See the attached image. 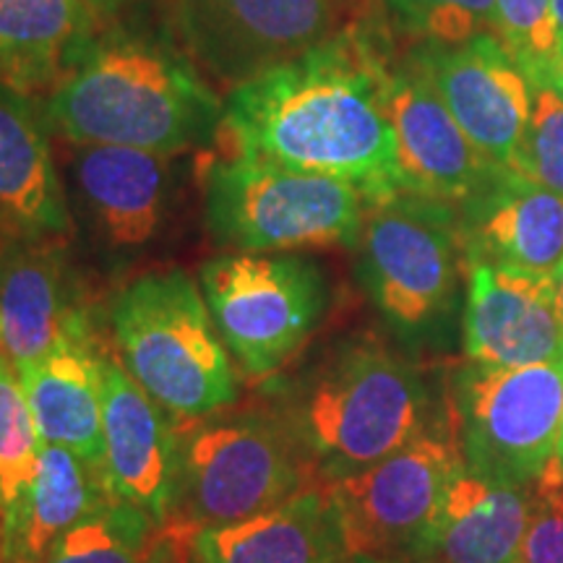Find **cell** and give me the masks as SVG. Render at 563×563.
I'll return each instance as SVG.
<instances>
[{"label": "cell", "mask_w": 563, "mask_h": 563, "mask_svg": "<svg viewBox=\"0 0 563 563\" xmlns=\"http://www.w3.org/2000/svg\"><path fill=\"white\" fill-rule=\"evenodd\" d=\"M42 439L16 365L0 347V525L5 538L19 534L26 493L37 473Z\"/></svg>", "instance_id": "25"}, {"label": "cell", "mask_w": 563, "mask_h": 563, "mask_svg": "<svg viewBox=\"0 0 563 563\" xmlns=\"http://www.w3.org/2000/svg\"><path fill=\"white\" fill-rule=\"evenodd\" d=\"M203 207L224 249L295 253L357 245L368 203L347 180L232 152L209 165Z\"/></svg>", "instance_id": "5"}, {"label": "cell", "mask_w": 563, "mask_h": 563, "mask_svg": "<svg viewBox=\"0 0 563 563\" xmlns=\"http://www.w3.org/2000/svg\"><path fill=\"white\" fill-rule=\"evenodd\" d=\"M563 412V361L454 373L449 422L464 467L485 481L534 485L553 462Z\"/></svg>", "instance_id": "8"}, {"label": "cell", "mask_w": 563, "mask_h": 563, "mask_svg": "<svg viewBox=\"0 0 563 563\" xmlns=\"http://www.w3.org/2000/svg\"><path fill=\"white\" fill-rule=\"evenodd\" d=\"M464 355L493 368L563 361V323L551 279L467 258Z\"/></svg>", "instance_id": "16"}, {"label": "cell", "mask_w": 563, "mask_h": 563, "mask_svg": "<svg viewBox=\"0 0 563 563\" xmlns=\"http://www.w3.org/2000/svg\"><path fill=\"white\" fill-rule=\"evenodd\" d=\"M519 563H563V477L545 470L532 488V517Z\"/></svg>", "instance_id": "30"}, {"label": "cell", "mask_w": 563, "mask_h": 563, "mask_svg": "<svg viewBox=\"0 0 563 563\" xmlns=\"http://www.w3.org/2000/svg\"><path fill=\"white\" fill-rule=\"evenodd\" d=\"M548 470L555 473L559 477H563V412H561V431H559V443H555V454L553 462L548 464Z\"/></svg>", "instance_id": "33"}, {"label": "cell", "mask_w": 563, "mask_h": 563, "mask_svg": "<svg viewBox=\"0 0 563 563\" xmlns=\"http://www.w3.org/2000/svg\"><path fill=\"white\" fill-rule=\"evenodd\" d=\"M553 285V300H555V311H559V319L563 323V264L555 269V274L551 277Z\"/></svg>", "instance_id": "32"}, {"label": "cell", "mask_w": 563, "mask_h": 563, "mask_svg": "<svg viewBox=\"0 0 563 563\" xmlns=\"http://www.w3.org/2000/svg\"><path fill=\"white\" fill-rule=\"evenodd\" d=\"M555 84H559V87L563 89V47H561V66H559V81H555Z\"/></svg>", "instance_id": "36"}, {"label": "cell", "mask_w": 563, "mask_h": 563, "mask_svg": "<svg viewBox=\"0 0 563 563\" xmlns=\"http://www.w3.org/2000/svg\"><path fill=\"white\" fill-rule=\"evenodd\" d=\"M201 292L224 347L251 378L290 363L327 306L319 266L295 253H222L201 266Z\"/></svg>", "instance_id": "9"}, {"label": "cell", "mask_w": 563, "mask_h": 563, "mask_svg": "<svg viewBox=\"0 0 563 563\" xmlns=\"http://www.w3.org/2000/svg\"><path fill=\"white\" fill-rule=\"evenodd\" d=\"M68 228L45 112L30 95L0 84V232L9 241H58Z\"/></svg>", "instance_id": "18"}, {"label": "cell", "mask_w": 563, "mask_h": 563, "mask_svg": "<svg viewBox=\"0 0 563 563\" xmlns=\"http://www.w3.org/2000/svg\"><path fill=\"white\" fill-rule=\"evenodd\" d=\"M19 378L40 439L102 467V355L91 344L87 319L42 361L19 371Z\"/></svg>", "instance_id": "20"}, {"label": "cell", "mask_w": 563, "mask_h": 563, "mask_svg": "<svg viewBox=\"0 0 563 563\" xmlns=\"http://www.w3.org/2000/svg\"><path fill=\"white\" fill-rule=\"evenodd\" d=\"M384 60L342 32L230 89L222 129L232 152L347 180L365 203L405 194L384 108Z\"/></svg>", "instance_id": "1"}, {"label": "cell", "mask_w": 563, "mask_h": 563, "mask_svg": "<svg viewBox=\"0 0 563 563\" xmlns=\"http://www.w3.org/2000/svg\"><path fill=\"white\" fill-rule=\"evenodd\" d=\"M115 501L102 467L58 443L42 441L37 473L26 493L19 545L26 563H40L70 527Z\"/></svg>", "instance_id": "24"}, {"label": "cell", "mask_w": 563, "mask_h": 563, "mask_svg": "<svg viewBox=\"0 0 563 563\" xmlns=\"http://www.w3.org/2000/svg\"><path fill=\"white\" fill-rule=\"evenodd\" d=\"M410 66L431 84L477 150L514 170L530 123L532 84L498 34L462 45H418Z\"/></svg>", "instance_id": "13"}, {"label": "cell", "mask_w": 563, "mask_h": 563, "mask_svg": "<svg viewBox=\"0 0 563 563\" xmlns=\"http://www.w3.org/2000/svg\"><path fill=\"white\" fill-rule=\"evenodd\" d=\"M361 277L371 300L405 336H426L454 311L464 253L454 203L397 194L365 207Z\"/></svg>", "instance_id": "7"}, {"label": "cell", "mask_w": 563, "mask_h": 563, "mask_svg": "<svg viewBox=\"0 0 563 563\" xmlns=\"http://www.w3.org/2000/svg\"><path fill=\"white\" fill-rule=\"evenodd\" d=\"M97 13L89 0H0V84L53 91L95 45Z\"/></svg>", "instance_id": "23"}, {"label": "cell", "mask_w": 563, "mask_h": 563, "mask_svg": "<svg viewBox=\"0 0 563 563\" xmlns=\"http://www.w3.org/2000/svg\"><path fill=\"white\" fill-rule=\"evenodd\" d=\"M157 522L125 501H110L70 527L40 563H144Z\"/></svg>", "instance_id": "26"}, {"label": "cell", "mask_w": 563, "mask_h": 563, "mask_svg": "<svg viewBox=\"0 0 563 563\" xmlns=\"http://www.w3.org/2000/svg\"><path fill=\"white\" fill-rule=\"evenodd\" d=\"M102 441V470L112 496L165 525L175 506L178 435L125 365L104 355Z\"/></svg>", "instance_id": "15"}, {"label": "cell", "mask_w": 563, "mask_h": 563, "mask_svg": "<svg viewBox=\"0 0 563 563\" xmlns=\"http://www.w3.org/2000/svg\"><path fill=\"white\" fill-rule=\"evenodd\" d=\"M178 435L175 506L180 522L224 527L285 504L311 481L298 439L277 412L217 410Z\"/></svg>", "instance_id": "6"}, {"label": "cell", "mask_w": 563, "mask_h": 563, "mask_svg": "<svg viewBox=\"0 0 563 563\" xmlns=\"http://www.w3.org/2000/svg\"><path fill=\"white\" fill-rule=\"evenodd\" d=\"M514 170L563 199V89L555 81L532 84V110Z\"/></svg>", "instance_id": "29"}, {"label": "cell", "mask_w": 563, "mask_h": 563, "mask_svg": "<svg viewBox=\"0 0 563 563\" xmlns=\"http://www.w3.org/2000/svg\"><path fill=\"white\" fill-rule=\"evenodd\" d=\"M84 313L74 306L58 241H9L0 251V347L16 371L51 352Z\"/></svg>", "instance_id": "19"}, {"label": "cell", "mask_w": 563, "mask_h": 563, "mask_svg": "<svg viewBox=\"0 0 563 563\" xmlns=\"http://www.w3.org/2000/svg\"><path fill=\"white\" fill-rule=\"evenodd\" d=\"M384 108L405 194L464 207L504 170L467 139L435 89L412 66L384 70Z\"/></svg>", "instance_id": "14"}, {"label": "cell", "mask_w": 563, "mask_h": 563, "mask_svg": "<svg viewBox=\"0 0 563 563\" xmlns=\"http://www.w3.org/2000/svg\"><path fill=\"white\" fill-rule=\"evenodd\" d=\"M196 534H199L196 525L167 519L154 532L144 563H207L196 548Z\"/></svg>", "instance_id": "31"}, {"label": "cell", "mask_w": 563, "mask_h": 563, "mask_svg": "<svg viewBox=\"0 0 563 563\" xmlns=\"http://www.w3.org/2000/svg\"><path fill=\"white\" fill-rule=\"evenodd\" d=\"M498 40L530 84L559 81L561 37L553 0H496Z\"/></svg>", "instance_id": "27"}, {"label": "cell", "mask_w": 563, "mask_h": 563, "mask_svg": "<svg viewBox=\"0 0 563 563\" xmlns=\"http://www.w3.org/2000/svg\"><path fill=\"white\" fill-rule=\"evenodd\" d=\"M121 363L175 420H196L238 399L235 371L201 287L183 269L141 274L112 306Z\"/></svg>", "instance_id": "4"}, {"label": "cell", "mask_w": 563, "mask_h": 563, "mask_svg": "<svg viewBox=\"0 0 563 563\" xmlns=\"http://www.w3.org/2000/svg\"><path fill=\"white\" fill-rule=\"evenodd\" d=\"M207 563H347L327 483H311L269 511L224 527H199Z\"/></svg>", "instance_id": "22"}, {"label": "cell", "mask_w": 563, "mask_h": 563, "mask_svg": "<svg viewBox=\"0 0 563 563\" xmlns=\"http://www.w3.org/2000/svg\"><path fill=\"white\" fill-rule=\"evenodd\" d=\"M279 415L327 485L435 431L431 394L418 368L376 336L334 350L295 386Z\"/></svg>", "instance_id": "3"}, {"label": "cell", "mask_w": 563, "mask_h": 563, "mask_svg": "<svg viewBox=\"0 0 563 563\" xmlns=\"http://www.w3.org/2000/svg\"><path fill=\"white\" fill-rule=\"evenodd\" d=\"M464 467L452 428L329 483L344 551L363 563H415L449 485Z\"/></svg>", "instance_id": "10"}, {"label": "cell", "mask_w": 563, "mask_h": 563, "mask_svg": "<svg viewBox=\"0 0 563 563\" xmlns=\"http://www.w3.org/2000/svg\"><path fill=\"white\" fill-rule=\"evenodd\" d=\"M89 3L97 5L100 11H112V9H118V5L129 3V0H89Z\"/></svg>", "instance_id": "35"}, {"label": "cell", "mask_w": 563, "mask_h": 563, "mask_svg": "<svg viewBox=\"0 0 563 563\" xmlns=\"http://www.w3.org/2000/svg\"><path fill=\"white\" fill-rule=\"evenodd\" d=\"M45 118L68 144L175 157L222 129L224 102L167 42L112 32L51 91Z\"/></svg>", "instance_id": "2"}, {"label": "cell", "mask_w": 563, "mask_h": 563, "mask_svg": "<svg viewBox=\"0 0 563 563\" xmlns=\"http://www.w3.org/2000/svg\"><path fill=\"white\" fill-rule=\"evenodd\" d=\"M66 150L63 188L91 243L112 262H123L157 241L173 203V157L68 141Z\"/></svg>", "instance_id": "12"}, {"label": "cell", "mask_w": 563, "mask_h": 563, "mask_svg": "<svg viewBox=\"0 0 563 563\" xmlns=\"http://www.w3.org/2000/svg\"><path fill=\"white\" fill-rule=\"evenodd\" d=\"M460 217L467 258L538 279L563 264V199L522 173L504 167Z\"/></svg>", "instance_id": "17"}, {"label": "cell", "mask_w": 563, "mask_h": 563, "mask_svg": "<svg viewBox=\"0 0 563 563\" xmlns=\"http://www.w3.org/2000/svg\"><path fill=\"white\" fill-rule=\"evenodd\" d=\"M553 13H555V26H559V37L563 47V0H553Z\"/></svg>", "instance_id": "34"}, {"label": "cell", "mask_w": 563, "mask_h": 563, "mask_svg": "<svg viewBox=\"0 0 563 563\" xmlns=\"http://www.w3.org/2000/svg\"><path fill=\"white\" fill-rule=\"evenodd\" d=\"M386 9L420 45H462L498 34L496 0H386Z\"/></svg>", "instance_id": "28"}, {"label": "cell", "mask_w": 563, "mask_h": 563, "mask_svg": "<svg viewBox=\"0 0 563 563\" xmlns=\"http://www.w3.org/2000/svg\"><path fill=\"white\" fill-rule=\"evenodd\" d=\"M534 485H504L460 470L415 563H519Z\"/></svg>", "instance_id": "21"}, {"label": "cell", "mask_w": 563, "mask_h": 563, "mask_svg": "<svg viewBox=\"0 0 563 563\" xmlns=\"http://www.w3.org/2000/svg\"><path fill=\"white\" fill-rule=\"evenodd\" d=\"M188 53L230 89L332 37V0H178Z\"/></svg>", "instance_id": "11"}]
</instances>
